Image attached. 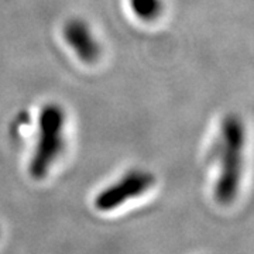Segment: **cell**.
Returning a JSON list of instances; mask_svg holds the SVG:
<instances>
[{
    "mask_svg": "<svg viewBox=\"0 0 254 254\" xmlns=\"http://www.w3.org/2000/svg\"><path fill=\"white\" fill-rule=\"evenodd\" d=\"M246 127L237 115H227L222 120L213 157L219 173L215 184V198L222 205H230L236 199L242 185L245 167Z\"/></svg>",
    "mask_w": 254,
    "mask_h": 254,
    "instance_id": "1",
    "label": "cell"
},
{
    "mask_svg": "<svg viewBox=\"0 0 254 254\" xmlns=\"http://www.w3.org/2000/svg\"><path fill=\"white\" fill-rule=\"evenodd\" d=\"M65 112L58 103H47L40 110L34 153L30 161V174L40 180L46 177L64 151Z\"/></svg>",
    "mask_w": 254,
    "mask_h": 254,
    "instance_id": "2",
    "label": "cell"
},
{
    "mask_svg": "<svg viewBox=\"0 0 254 254\" xmlns=\"http://www.w3.org/2000/svg\"><path fill=\"white\" fill-rule=\"evenodd\" d=\"M154 184L153 174L133 170L122 177L116 184H112L105 190H102L95 200V206L99 210H112L123 205V202L140 196L145 190H150Z\"/></svg>",
    "mask_w": 254,
    "mask_h": 254,
    "instance_id": "3",
    "label": "cell"
},
{
    "mask_svg": "<svg viewBox=\"0 0 254 254\" xmlns=\"http://www.w3.org/2000/svg\"><path fill=\"white\" fill-rule=\"evenodd\" d=\"M64 40L83 64H95L100 58V46L89 24L82 18H71L63 28Z\"/></svg>",
    "mask_w": 254,
    "mask_h": 254,
    "instance_id": "4",
    "label": "cell"
},
{
    "mask_svg": "<svg viewBox=\"0 0 254 254\" xmlns=\"http://www.w3.org/2000/svg\"><path fill=\"white\" fill-rule=\"evenodd\" d=\"M133 14L143 21H154L161 16L163 0H128Z\"/></svg>",
    "mask_w": 254,
    "mask_h": 254,
    "instance_id": "5",
    "label": "cell"
}]
</instances>
